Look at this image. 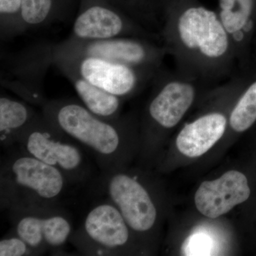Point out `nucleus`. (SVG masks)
<instances>
[{"mask_svg":"<svg viewBox=\"0 0 256 256\" xmlns=\"http://www.w3.org/2000/svg\"><path fill=\"white\" fill-rule=\"evenodd\" d=\"M54 44L40 42L20 53L2 56L1 85L30 105L48 101L44 90L47 72L53 66Z\"/></svg>","mask_w":256,"mask_h":256,"instance_id":"0eeeda50","label":"nucleus"},{"mask_svg":"<svg viewBox=\"0 0 256 256\" xmlns=\"http://www.w3.org/2000/svg\"><path fill=\"white\" fill-rule=\"evenodd\" d=\"M227 126L228 119L223 112L214 111L200 116L178 133V151L188 158L203 156L222 138Z\"/></svg>","mask_w":256,"mask_h":256,"instance_id":"4468645a","label":"nucleus"},{"mask_svg":"<svg viewBox=\"0 0 256 256\" xmlns=\"http://www.w3.org/2000/svg\"><path fill=\"white\" fill-rule=\"evenodd\" d=\"M254 0H220L218 18L229 37L236 60H245L255 28Z\"/></svg>","mask_w":256,"mask_h":256,"instance_id":"2eb2a0df","label":"nucleus"},{"mask_svg":"<svg viewBox=\"0 0 256 256\" xmlns=\"http://www.w3.org/2000/svg\"><path fill=\"white\" fill-rule=\"evenodd\" d=\"M18 144L20 151L62 172L68 182H80L88 176V168L77 143L42 114L22 134Z\"/></svg>","mask_w":256,"mask_h":256,"instance_id":"20e7f679","label":"nucleus"},{"mask_svg":"<svg viewBox=\"0 0 256 256\" xmlns=\"http://www.w3.org/2000/svg\"><path fill=\"white\" fill-rule=\"evenodd\" d=\"M69 37L78 40L139 37L162 44L159 34L146 30L109 0H82Z\"/></svg>","mask_w":256,"mask_h":256,"instance_id":"6e6552de","label":"nucleus"},{"mask_svg":"<svg viewBox=\"0 0 256 256\" xmlns=\"http://www.w3.org/2000/svg\"><path fill=\"white\" fill-rule=\"evenodd\" d=\"M54 55L88 56L160 70L168 50L162 44L139 37L78 40L68 37L54 45Z\"/></svg>","mask_w":256,"mask_h":256,"instance_id":"39448f33","label":"nucleus"},{"mask_svg":"<svg viewBox=\"0 0 256 256\" xmlns=\"http://www.w3.org/2000/svg\"><path fill=\"white\" fill-rule=\"evenodd\" d=\"M68 182L56 168L23 152L14 153L1 166V208L56 206Z\"/></svg>","mask_w":256,"mask_h":256,"instance_id":"7ed1b4c3","label":"nucleus"},{"mask_svg":"<svg viewBox=\"0 0 256 256\" xmlns=\"http://www.w3.org/2000/svg\"><path fill=\"white\" fill-rule=\"evenodd\" d=\"M256 122V80L242 92L229 116V126L236 132H245Z\"/></svg>","mask_w":256,"mask_h":256,"instance_id":"6ab92c4d","label":"nucleus"},{"mask_svg":"<svg viewBox=\"0 0 256 256\" xmlns=\"http://www.w3.org/2000/svg\"><path fill=\"white\" fill-rule=\"evenodd\" d=\"M53 66L72 84L82 105L88 110L101 118L116 120L120 118L122 99L88 82L60 60L54 58Z\"/></svg>","mask_w":256,"mask_h":256,"instance_id":"dca6fc26","label":"nucleus"},{"mask_svg":"<svg viewBox=\"0 0 256 256\" xmlns=\"http://www.w3.org/2000/svg\"><path fill=\"white\" fill-rule=\"evenodd\" d=\"M53 57L73 68L88 82L121 99L140 90L161 69L137 68L94 57L54 54Z\"/></svg>","mask_w":256,"mask_h":256,"instance_id":"9d476101","label":"nucleus"},{"mask_svg":"<svg viewBox=\"0 0 256 256\" xmlns=\"http://www.w3.org/2000/svg\"><path fill=\"white\" fill-rule=\"evenodd\" d=\"M35 256L34 252L22 238L12 232L0 240V256Z\"/></svg>","mask_w":256,"mask_h":256,"instance_id":"5701e85b","label":"nucleus"},{"mask_svg":"<svg viewBox=\"0 0 256 256\" xmlns=\"http://www.w3.org/2000/svg\"><path fill=\"white\" fill-rule=\"evenodd\" d=\"M250 194L246 176L232 170L217 180L202 183L195 194V204L205 216L216 218L246 201Z\"/></svg>","mask_w":256,"mask_h":256,"instance_id":"ddd939ff","label":"nucleus"},{"mask_svg":"<svg viewBox=\"0 0 256 256\" xmlns=\"http://www.w3.org/2000/svg\"><path fill=\"white\" fill-rule=\"evenodd\" d=\"M152 82L154 92L146 107L148 124L164 130L174 128L191 108L200 90L214 82L178 69L162 68Z\"/></svg>","mask_w":256,"mask_h":256,"instance_id":"423d86ee","label":"nucleus"},{"mask_svg":"<svg viewBox=\"0 0 256 256\" xmlns=\"http://www.w3.org/2000/svg\"><path fill=\"white\" fill-rule=\"evenodd\" d=\"M160 36L178 70L212 82L232 72L233 46L215 12L198 5L168 9Z\"/></svg>","mask_w":256,"mask_h":256,"instance_id":"f257e3e1","label":"nucleus"},{"mask_svg":"<svg viewBox=\"0 0 256 256\" xmlns=\"http://www.w3.org/2000/svg\"><path fill=\"white\" fill-rule=\"evenodd\" d=\"M30 104L8 96L0 97V142L4 148L18 144L22 134L37 118Z\"/></svg>","mask_w":256,"mask_h":256,"instance_id":"a211bd4d","label":"nucleus"},{"mask_svg":"<svg viewBox=\"0 0 256 256\" xmlns=\"http://www.w3.org/2000/svg\"><path fill=\"white\" fill-rule=\"evenodd\" d=\"M214 244L210 236L204 234L190 236L183 244L182 250L186 256L212 255Z\"/></svg>","mask_w":256,"mask_h":256,"instance_id":"4be33fe9","label":"nucleus"},{"mask_svg":"<svg viewBox=\"0 0 256 256\" xmlns=\"http://www.w3.org/2000/svg\"><path fill=\"white\" fill-rule=\"evenodd\" d=\"M42 108L44 117L86 148L104 172L122 169L129 122L101 118L82 104L67 99L48 100Z\"/></svg>","mask_w":256,"mask_h":256,"instance_id":"f03ea898","label":"nucleus"},{"mask_svg":"<svg viewBox=\"0 0 256 256\" xmlns=\"http://www.w3.org/2000/svg\"><path fill=\"white\" fill-rule=\"evenodd\" d=\"M149 31L160 34L162 24L156 14V8L148 0H109Z\"/></svg>","mask_w":256,"mask_h":256,"instance_id":"aec40b11","label":"nucleus"},{"mask_svg":"<svg viewBox=\"0 0 256 256\" xmlns=\"http://www.w3.org/2000/svg\"><path fill=\"white\" fill-rule=\"evenodd\" d=\"M22 0H0V37L10 41L25 33Z\"/></svg>","mask_w":256,"mask_h":256,"instance_id":"412c9836","label":"nucleus"},{"mask_svg":"<svg viewBox=\"0 0 256 256\" xmlns=\"http://www.w3.org/2000/svg\"><path fill=\"white\" fill-rule=\"evenodd\" d=\"M138 174L122 169L104 172V188L108 201L114 204L134 233L150 232L158 220V210L148 188Z\"/></svg>","mask_w":256,"mask_h":256,"instance_id":"9b49d317","label":"nucleus"},{"mask_svg":"<svg viewBox=\"0 0 256 256\" xmlns=\"http://www.w3.org/2000/svg\"><path fill=\"white\" fill-rule=\"evenodd\" d=\"M82 0H22L25 32L56 24L76 16Z\"/></svg>","mask_w":256,"mask_h":256,"instance_id":"f3484780","label":"nucleus"},{"mask_svg":"<svg viewBox=\"0 0 256 256\" xmlns=\"http://www.w3.org/2000/svg\"><path fill=\"white\" fill-rule=\"evenodd\" d=\"M131 232L118 208L108 201L88 213L69 240L82 255H118L128 246Z\"/></svg>","mask_w":256,"mask_h":256,"instance_id":"1a4fd4ad","label":"nucleus"},{"mask_svg":"<svg viewBox=\"0 0 256 256\" xmlns=\"http://www.w3.org/2000/svg\"><path fill=\"white\" fill-rule=\"evenodd\" d=\"M13 233L41 255L63 246L72 234L70 220L57 206L28 207L9 210Z\"/></svg>","mask_w":256,"mask_h":256,"instance_id":"f8f14e48","label":"nucleus"}]
</instances>
